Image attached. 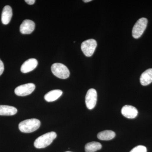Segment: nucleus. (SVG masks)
Segmentation results:
<instances>
[{"mask_svg":"<svg viewBox=\"0 0 152 152\" xmlns=\"http://www.w3.org/2000/svg\"><path fill=\"white\" fill-rule=\"evenodd\" d=\"M36 1L35 0H26L25 2L26 3H27L29 5H33L34 4L35 2Z\"/></svg>","mask_w":152,"mask_h":152,"instance_id":"obj_19","label":"nucleus"},{"mask_svg":"<svg viewBox=\"0 0 152 152\" xmlns=\"http://www.w3.org/2000/svg\"><path fill=\"white\" fill-rule=\"evenodd\" d=\"M140 81L142 86H147L152 82V69H148L141 75Z\"/></svg>","mask_w":152,"mask_h":152,"instance_id":"obj_12","label":"nucleus"},{"mask_svg":"<svg viewBox=\"0 0 152 152\" xmlns=\"http://www.w3.org/2000/svg\"><path fill=\"white\" fill-rule=\"evenodd\" d=\"M97 94L94 89H90L87 92L86 96V104L89 110H92L96 104Z\"/></svg>","mask_w":152,"mask_h":152,"instance_id":"obj_7","label":"nucleus"},{"mask_svg":"<svg viewBox=\"0 0 152 152\" xmlns=\"http://www.w3.org/2000/svg\"><path fill=\"white\" fill-rule=\"evenodd\" d=\"M4 65L1 60L0 59V76L3 74L4 71Z\"/></svg>","mask_w":152,"mask_h":152,"instance_id":"obj_18","label":"nucleus"},{"mask_svg":"<svg viewBox=\"0 0 152 152\" xmlns=\"http://www.w3.org/2000/svg\"><path fill=\"white\" fill-rule=\"evenodd\" d=\"M62 94V91L61 90H52L47 93L44 96V98L47 102H53L58 99L61 96Z\"/></svg>","mask_w":152,"mask_h":152,"instance_id":"obj_13","label":"nucleus"},{"mask_svg":"<svg viewBox=\"0 0 152 152\" xmlns=\"http://www.w3.org/2000/svg\"><path fill=\"white\" fill-rule=\"evenodd\" d=\"M121 113L126 118L133 119L137 116L138 112L135 107L126 105L123 107Z\"/></svg>","mask_w":152,"mask_h":152,"instance_id":"obj_10","label":"nucleus"},{"mask_svg":"<svg viewBox=\"0 0 152 152\" xmlns=\"http://www.w3.org/2000/svg\"><path fill=\"white\" fill-rule=\"evenodd\" d=\"M38 65V61L35 58L29 59L25 62L21 67V71L23 73H27L34 70Z\"/></svg>","mask_w":152,"mask_h":152,"instance_id":"obj_9","label":"nucleus"},{"mask_svg":"<svg viewBox=\"0 0 152 152\" xmlns=\"http://www.w3.org/2000/svg\"><path fill=\"white\" fill-rule=\"evenodd\" d=\"M41 122L37 119H30L25 120L19 124V129L22 132L31 133L37 130L40 126Z\"/></svg>","mask_w":152,"mask_h":152,"instance_id":"obj_2","label":"nucleus"},{"mask_svg":"<svg viewBox=\"0 0 152 152\" xmlns=\"http://www.w3.org/2000/svg\"><path fill=\"white\" fill-rule=\"evenodd\" d=\"M35 85L29 83L19 86L16 88L15 93L18 96H25L31 94L35 89Z\"/></svg>","mask_w":152,"mask_h":152,"instance_id":"obj_6","label":"nucleus"},{"mask_svg":"<svg viewBox=\"0 0 152 152\" xmlns=\"http://www.w3.org/2000/svg\"><path fill=\"white\" fill-rule=\"evenodd\" d=\"M91 1H92V0H84V1H83L84 2L87 3Z\"/></svg>","mask_w":152,"mask_h":152,"instance_id":"obj_20","label":"nucleus"},{"mask_svg":"<svg viewBox=\"0 0 152 152\" xmlns=\"http://www.w3.org/2000/svg\"><path fill=\"white\" fill-rule=\"evenodd\" d=\"M35 24L33 21L26 20L23 21L20 26V31L23 34H29L34 30Z\"/></svg>","mask_w":152,"mask_h":152,"instance_id":"obj_8","label":"nucleus"},{"mask_svg":"<svg viewBox=\"0 0 152 152\" xmlns=\"http://www.w3.org/2000/svg\"><path fill=\"white\" fill-rule=\"evenodd\" d=\"M12 10L10 6H6L3 9L1 15V21L4 25L8 24L12 16Z\"/></svg>","mask_w":152,"mask_h":152,"instance_id":"obj_11","label":"nucleus"},{"mask_svg":"<svg viewBox=\"0 0 152 152\" xmlns=\"http://www.w3.org/2000/svg\"><path fill=\"white\" fill-rule=\"evenodd\" d=\"M148 20L145 18H141L138 20L133 28L132 36L135 39H138L143 34L146 28Z\"/></svg>","mask_w":152,"mask_h":152,"instance_id":"obj_4","label":"nucleus"},{"mask_svg":"<svg viewBox=\"0 0 152 152\" xmlns=\"http://www.w3.org/2000/svg\"><path fill=\"white\" fill-rule=\"evenodd\" d=\"M115 137V133L111 130H105L98 133V138L102 140H110Z\"/></svg>","mask_w":152,"mask_h":152,"instance_id":"obj_15","label":"nucleus"},{"mask_svg":"<svg viewBox=\"0 0 152 152\" xmlns=\"http://www.w3.org/2000/svg\"><path fill=\"white\" fill-rule=\"evenodd\" d=\"M56 133L54 132L46 133L36 139L34 145L37 148H43L48 146L56 138Z\"/></svg>","mask_w":152,"mask_h":152,"instance_id":"obj_1","label":"nucleus"},{"mask_svg":"<svg viewBox=\"0 0 152 152\" xmlns=\"http://www.w3.org/2000/svg\"><path fill=\"white\" fill-rule=\"evenodd\" d=\"M70 152V151H66V152Z\"/></svg>","mask_w":152,"mask_h":152,"instance_id":"obj_21","label":"nucleus"},{"mask_svg":"<svg viewBox=\"0 0 152 152\" xmlns=\"http://www.w3.org/2000/svg\"><path fill=\"white\" fill-rule=\"evenodd\" d=\"M96 47V41L94 39H89L82 43L81 48L86 56L91 57L94 54Z\"/></svg>","mask_w":152,"mask_h":152,"instance_id":"obj_5","label":"nucleus"},{"mask_svg":"<svg viewBox=\"0 0 152 152\" xmlns=\"http://www.w3.org/2000/svg\"><path fill=\"white\" fill-rule=\"evenodd\" d=\"M102 145L100 143L96 142H92L88 143L85 146L86 152H95L101 149Z\"/></svg>","mask_w":152,"mask_h":152,"instance_id":"obj_16","label":"nucleus"},{"mask_svg":"<svg viewBox=\"0 0 152 152\" xmlns=\"http://www.w3.org/2000/svg\"><path fill=\"white\" fill-rule=\"evenodd\" d=\"M17 112V109L12 106L0 105V115H15Z\"/></svg>","mask_w":152,"mask_h":152,"instance_id":"obj_14","label":"nucleus"},{"mask_svg":"<svg viewBox=\"0 0 152 152\" xmlns=\"http://www.w3.org/2000/svg\"><path fill=\"white\" fill-rule=\"evenodd\" d=\"M51 71L53 74L59 78L67 79L70 75L69 69L61 63H55L52 65Z\"/></svg>","mask_w":152,"mask_h":152,"instance_id":"obj_3","label":"nucleus"},{"mask_svg":"<svg viewBox=\"0 0 152 152\" xmlns=\"http://www.w3.org/2000/svg\"><path fill=\"white\" fill-rule=\"evenodd\" d=\"M147 150L145 147L143 145H139L135 147L130 152H147Z\"/></svg>","mask_w":152,"mask_h":152,"instance_id":"obj_17","label":"nucleus"}]
</instances>
